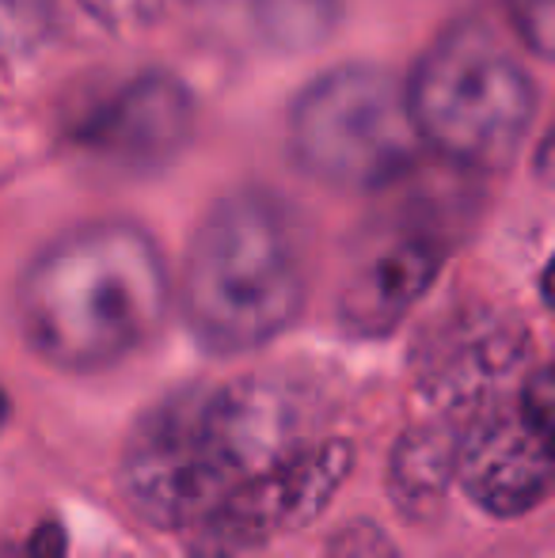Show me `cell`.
I'll return each mask as SVG.
<instances>
[{"label":"cell","instance_id":"17","mask_svg":"<svg viewBox=\"0 0 555 558\" xmlns=\"http://www.w3.org/2000/svg\"><path fill=\"white\" fill-rule=\"evenodd\" d=\"M536 175H541L544 186L555 191V118H552L548 133H544L541 148H536Z\"/></svg>","mask_w":555,"mask_h":558},{"label":"cell","instance_id":"10","mask_svg":"<svg viewBox=\"0 0 555 558\" xmlns=\"http://www.w3.org/2000/svg\"><path fill=\"white\" fill-rule=\"evenodd\" d=\"M445 263V243L426 228L381 232L354 258L339 293V319L354 335H385L408 316L434 286Z\"/></svg>","mask_w":555,"mask_h":558},{"label":"cell","instance_id":"1","mask_svg":"<svg viewBox=\"0 0 555 558\" xmlns=\"http://www.w3.org/2000/svg\"><path fill=\"white\" fill-rule=\"evenodd\" d=\"M293 445V414L267 384L176 391L130 437L122 498L148 524L198 529Z\"/></svg>","mask_w":555,"mask_h":558},{"label":"cell","instance_id":"3","mask_svg":"<svg viewBox=\"0 0 555 558\" xmlns=\"http://www.w3.org/2000/svg\"><path fill=\"white\" fill-rule=\"evenodd\" d=\"M309 296L304 235L293 209L267 191H232L186 247L179 308L206 350L267 345L301 316Z\"/></svg>","mask_w":555,"mask_h":558},{"label":"cell","instance_id":"8","mask_svg":"<svg viewBox=\"0 0 555 558\" xmlns=\"http://www.w3.org/2000/svg\"><path fill=\"white\" fill-rule=\"evenodd\" d=\"M529 353V335L521 319L491 304H457L437 316L415 342L419 391L442 414L480 411L514 380Z\"/></svg>","mask_w":555,"mask_h":558},{"label":"cell","instance_id":"6","mask_svg":"<svg viewBox=\"0 0 555 558\" xmlns=\"http://www.w3.org/2000/svg\"><path fill=\"white\" fill-rule=\"evenodd\" d=\"M194 133V99L186 84L148 69L92 99L65 122V141L92 168L148 175L171 163Z\"/></svg>","mask_w":555,"mask_h":558},{"label":"cell","instance_id":"9","mask_svg":"<svg viewBox=\"0 0 555 558\" xmlns=\"http://www.w3.org/2000/svg\"><path fill=\"white\" fill-rule=\"evenodd\" d=\"M457 478L480 509L518 517L555 490V452L521 407H495L475 414L460 434Z\"/></svg>","mask_w":555,"mask_h":558},{"label":"cell","instance_id":"7","mask_svg":"<svg viewBox=\"0 0 555 558\" xmlns=\"http://www.w3.org/2000/svg\"><path fill=\"white\" fill-rule=\"evenodd\" d=\"M354 452L347 441L293 445L263 468L229 506L198 524L209 558H244L263 539L312 524L347 478Z\"/></svg>","mask_w":555,"mask_h":558},{"label":"cell","instance_id":"13","mask_svg":"<svg viewBox=\"0 0 555 558\" xmlns=\"http://www.w3.org/2000/svg\"><path fill=\"white\" fill-rule=\"evenodd\" d=\"M503 8L521 46L555 65V0H503Z\"/></svg>","mask_w":555,"mask_h":558},{"label":"cell","instance_id":"18","mask_svg":"<svg viewBox=\"0 0 555 558\" xmlns=\"http://www.w3.org/2000/svg\"><path fill=\"white\" fill-rule=\"evenodd\" d=\"M541 293H544V301L555 308V255H552L548 270H544V278H541Z\"/></svg>","mask_w":555,"mask_h":558},{"label":"cell","instance_id":"4","mask_svg":"<svg viewBox=\"0 0 555 558\" xmlns=\"http://www.w3.org/2000/svg\"><path fill=\"white\" fill-rule=\"evenodd\" d=\"M415 125L434 153L472 171L518 156L536 114V88L483 23L445 31L408 81Z\"/></svg>","mask_w":555,"mask_h":558},{"label":"cell","instance_id":"14","mask_svg":"<svg viewBox=\"0 0 555 558\" xmlns=\"http://www.w3.org/2000/svg\"><path fill=\"white\" fill-rule=\"evenodd\" d=\"M81 8L111 35H137L160 20L164 0H81Z\"/></svg>","mask_w":555,"mask_h":558},{"label":"cell","instance_id":"11","mask_svg":"<svg viewBox=\"0 0 555 558\" xmlns=\"http://www.w3.org/2000/svg\"><path fill=\"white\" fill-rule=\"evenodd\" d=\"M460 437L449 426H415L393 452V498L408 513H422L445 494L457 475Z\"/></svg>","mask_w":555,"mask_h":558},{"label":"cell","instance_id":"2","mask_svg":"<svg viewBox=\"0 0 555 558\" xmlns=\"http://www.w3.org/2000/svg\"><path fill=\"white\" fill-rule=\"evenodd\" d=\"M171 278L153 235L126 221H96L38 251L20 286V327L43 361L96 373L160 331Z\"/></svg>","mask_w":555,"mask_h":558},{"label":"cell","instance_id":"15","mask_svg":"<svg viewBox=\"0 0 555 558\" xmlns=\"http://www.w3.org/2000/svg\"><path fill=\"white\" fill-rule=\"evenodd\" d=\"M324 558H400L385 529L373 521H350L339 529V536L327 544Z\"/></svg>","mask_w":555,"mask_h":558},{"label":"cell","instance_id":"5","mask_svg":"<svg viewBox=\"0 0 555 558\" xmlns=\"http://www.w3.org/2000/svg\"><path fill=\"white\" fill-rule=\"evenodd\" d=\"M419 125L408 88L377 65H342L297 96L289 148L304 175L342 191H370L415 163Z\"/></svg>","mask_w":555,"mask_h":558},{"label":"cell","instance_id":"16","mask_svg":"<svg viewBox=\"0 0 555 558\" xmlns=\"http://www.w3.org/2000/svg\"><path fill=\"white\" fill-rule=\"evenodd\" d=\"M521 411L529 414L536 434H541L555 452V365L529 376L526 391H521Z\"/></svg>","mask_w":555,"mask_h":558},{"label":"cell","instance_id":"12","mask_svg":"<svg viewBox=\"0 0 555 558\" xmlns=\"http://www.w3.org/2000/svg\"><path fill=\"white\" fill-rule=\"evenodd\" d=\"M252 12L278 50H312L339 23V0H252Z\"/></svg>","mask_w":555,"mask_h":558}]
</instances>
